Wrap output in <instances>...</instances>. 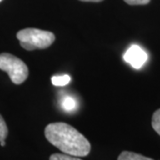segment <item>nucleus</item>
Segmentation results:
<instances>
[{
    "label": "nucleus",
    "instance_id": "obj_1",
    "mask_svg": "<svg viewBox=\"0 0 160 160\" xmlns=\"http://www.w3.org/2000/svg\"><path fill=\"white\" fill-rule=\"evenodd\" d=\"M47 141L62 151L75 157H86L90 153L91 144L76 128L63 122L51 123L45 129Z\"/></svg>",
    "mask_w": 160,
    "mask_h": 160
},
{
    "label": "nucleus",
    "instance_id": "obj_2",
    "mask_svg": "<svg viewBox=\"0 0 160 160\" xmlns=\"http://www.w3.org/2000/svg\"><path fill=\"white\" fill-rule=\"evenodd\" d=\"M16 37L20 41V45L28 51L46 49L51 46L55 40V35L52 32L34 28L22 29Z\"/></svg>",
    "mask_w": 160,
    "mask_h": 160
},
{
    "label": "nucleus",
    "instance_id": "obj_3",
    "mask_svg": "<svg viewBox=\"0 0 160 160\" xmlns=\"http://www.w3.org/2000/svg\"><path fill=\"white\" fill-rule=\"evenodd\" d=\"M0 69L6 71L13 84L21 85L29 77L28 66L11 53L0 54Z\"/></svg>",
    "mask_w": 160,
    "mask_h": 160
},
{
    "label": "nucleus",
    "instance_id": "obj_4",
    "mask_svg": "<svg viewBox=\"0 0 160 160\" xmlns=\"http://www.w3.org/2000/svg\"><path fill=\"white\" fill-rule=\"evenodd\" d=\"M124 60L134 69H141L148 60V54L141 46L132 45L124 54Z\"/></svg>",
    "mask_w": 160,
    "mask_h": 160
},
{
    "label": "nucleus",
    "instance_id": "obj_5",
    "mask_svg": "<svg viewBox=\"0 0 160 160\" xmlns=\"http://www.w3.org/2000/svg\"><path fill=\"white\" fill-rule=\"evenodd\" d=\"M118 160H154L142 155L137 154L131 151H123L118 158Z\"/></svg>",
    "mask_w": 160,
    "mask_h": 160
},
{
    "label": "nucleus",
    "instance_id": "obj_6",
    "mask_svg": "<svg viewBox=\"0 0 160 160\" xmlns=\"http://www.w3.org/2000/svg\"><path fill=\"white\" fill-rule=\"evenodd\" d=\"M71 80V78L69 75H62V76H55L52 78V83L55 86H64L68 85Z\"/></svg>",
    "mask_w": 160,
    "mask_h": 160
},
{
    "label": "nucleus",
    "instance_id": "obj_7",
    "mask_svg": "<svg viewBox=\"0 0 160 160\" xmlns=\"http://www.w3.org/2000/svg\"><path fill=\"white\" fill-rule=\"evenodd\" d=\"M62 105L63 109L66 110V111H69V112L74 110L77 108L76 101L71 96H66V97H64V99L62 100Z\"/></svg>",
    "mask_w": 160,
    "mask_h": 160
},
{
    "label": "nucleus",
    "instance_id": "obj_8",
    "mask_svg": "<svg viewBox=\"0 0 160 160\" xmlns=\"http://www.w3.org/2000/svg\"><path fill=\"white\" fill-rule=\"evenodd\" d=\"M49 160H82L78 158V157H75L72 155L66 154H59V153H55V154L51 155Z\"/></svg>",
    "mask_w": 160,
    "mask_h": 160
},
{
    "label": "nucleus",
    "instance_id": "obj_9",
    "mask_svg": "<svg viewBox=\"0 0 160 160\" xmlns=\"http://www.w3.org/2000/svg\"><path fill=\"white\" fill-rule=\"evenodd\" d=\"M151 124H152L153 129L160 135V109L154 112V114L152 116Z\"/></svg>",
    "mask_w": 160,
    "mask_h": 160
},
{
    "label": "nucleus",
    "instance_id": "obj_10",
    "mask_svg": "<svg viewBox=\"0 0 160 160\" xmlns=\"http://www.w3.org/2000/svg\"><path fill=\"white\" fill-rule=\"evenodd\" d=\"M8 134V128L2 116L0 115V142L5 141Z\"/></svg>",
    "mask_w": 160,
    "mask_h": 160
},
{
    "label": "nucleus",
    "instance_id": "obj_11",
    "mask_svg": "<svg viewBox=\"0 0 160 160\" xmlns=\"http://www.w3.org/2000/svg\"><path fill=\"white\" fill-rule=\"evenodd\" d=\"M126 4L131 6H139V5H147L150 0H124Z\"/></svg>",
    "mask_w": 160,
    "mask_h": 160
},
{
    "label": "nucleus",
    "instance_id": "obj_12",
    "mask_svg": "<svg viewBox=\"0 0 160 160\" xmlns=\"http://www.w3.org/2000/svg\"><path fill=\"white\" fill-rule=\"evenodd\" d=\"M83 2H94V3H98V2H102L103 0H80Z\"/></svg>",
    "mask_w": 160,
    "mask_h": 160
},
{
    "label": "nucleus",
    "instance_id": "obj_13",
    "mask_svg": "<svg viewBox=\"0 0 160 160\" xmlns=\"http://www.w3.org/2000/svg\"><path fill=\"white\" fill-rule=\"evenodd\" d=\"M0 144H1L2 147H4V146L6 145V142H5V141H2V142H0Z\"/></svg>",
    "mask_w": 160,
    "mask_h": 160
},
{
    "label": "nucleus",
    "instance_id": "obj_14",
    "mask_svg": "<svg viewBox=\"0 0 160 160\" xmlns=\"http://www.w3.org/2000/svg\"><path fill=\"white\" fill-rule=\"evenodd\" d=\"M2 1H3V0H0V2H2Z\"/></svg>",
    "mask_w": 160,
    "mask_h": 160
}]
</instances>
